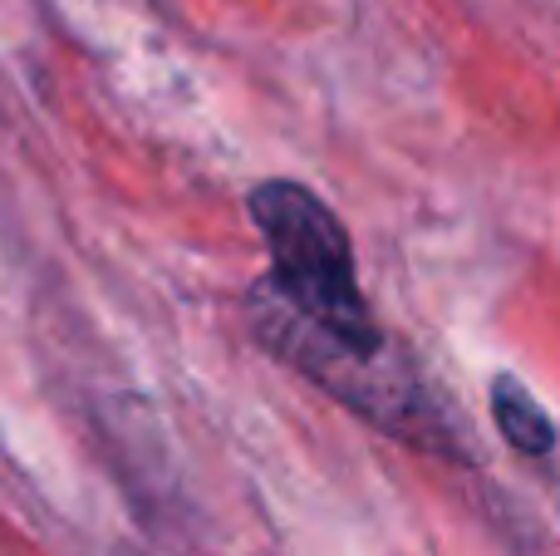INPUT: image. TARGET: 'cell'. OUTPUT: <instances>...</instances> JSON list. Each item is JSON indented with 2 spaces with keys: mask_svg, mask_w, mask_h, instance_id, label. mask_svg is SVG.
Here are the masks:
<instances>
[{
  "mask_svg": "<svg viewBox=\"0 0 560 556\" xmlns=\"http://www.w3.org/2000/svg\"><path fill=\"white\" fill-rule=\"evenodd\" d=\"M252 325L266 345L285 364H295L305 380H315L319 390H329L345 409H354L359 419L378 424L384 433H394L398 443H418V449H453L447 443V419L438 409V399L428 394L423 374L408 355H398L394 345L378 350H354V345L325 335L319 325H310L271 281H256L252 296Z\"/></svg>",
  "mask_w": 560,
  "mask_h": 556,
  "instance_id": "obj_1",
  "label": "cell"
},
{
  "mask_svg": "<svg viewBox=\"0 0 560 556\" xmlns=\"http://www.w3.org/2000/svg\"><path fill=\"white\" fill-rule=\"evenodd\" d=\"M246 212L271 252L266 281L310 325H319L325 335L354 345V350L388 345L364 291H359L354 246H349L345 222L329 212V202H319V193H310L305 183H290V177H271V183L252 187Z\"/></svg>",
  "mask_w": 560,
  "mask_h": 556,
  "instance_id": "obj_2",
  "label": "cell"
},
{
  "mask_svg": "<svg viewBox=\"0 0 560 556\" xmlns=\"http://www.w3.org/2000/svg\"><path fill=\"white\" fill-rule=\"evenodd\" d=\"M492 414H497V429H502V439L512 443L516 453H551L556 449V424L551 414L536 404V394L526 390L522 380H512V374H497L492 380Z\"/></svg>",
  "mask_w": 560,
  "mask_h": 556,
  "instance_id": "obj_3",
  "label": "cell"
}]
</instances>
